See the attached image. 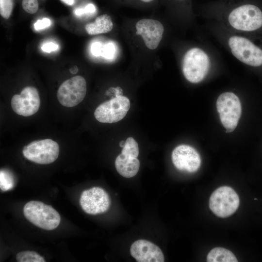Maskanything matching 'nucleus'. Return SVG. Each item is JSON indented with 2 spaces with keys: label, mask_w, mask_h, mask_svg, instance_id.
Returning a JSON list of instances; mask_svg holds the SVG:
<instances>
[{
  "label": "nucleus",
  "mask_w": 262,
  "mask_h": 262,
  "mask_svg": "<svg viewBox=\"0 0 262 262\" xmlns=\"http://www.w3.org/2000/svg\"><path fill=\"white\" fill-rule=\"evenodd\" d=\"M217 110L226 133L236 128L241 115V104L239 98L233 93H222L216 101Z\"/></svg>",
  "instance_id": "nucleus-4"
},
{
  "label": "nucleus",
  "mask_w": 262,
  "mask_h": 262,
  "mask_svg": "<svg viewBox=\"0 0 262 262\" xmlns=\"http://www.w3.org/2000/svg\"><path fill=\"white\" fill-rule=\"evenodd\" d=\"M125 142L124 141H121L120 142V143H119L120 146L121 147H123V146H124V144H125Z\"/></svg>",
  "instance_id": "nucleus-30"
},
{
  "label": "nucleus",
  "mask_w": 262,
  "mask_h": 262,
  "mask_svg": "<svg viewBox=\"0 0 262 262\" xmlns=\"http://www.w3.org/2000/svg\"><path fill=\"white\" fill-rule=\"evenodd\" d=\"M228 45L232 55L242 63L254 67L262 66V49L248 39L232 35Z\"/></svg>",
  "instance_id": "nucleus-5"
},
{
  "label": "nucleus",
  "mask_w": 262,
  "mask_h": 262,
  "mask_svg": "<svg viewBox=\"0 0 262 262\" xmlns=\"http://www.w3.org/2000/svg\"><path fill=\"white\" fill-rule=\"evenodd\" d=\"M143 2H150L151 1H152L153 0H140Z\"/></svg>",
  "instance_id": "nucleus-31"
},
{
  "label": "nucleus",
  "mask_w": 262,
  "mask_h": 262,
  "mask_svg": "<svg viewBox=\"0 0 262 262\" xmlns=\"http://www.w3.org/2000/svg\"><path fill=\"white\" fill-rule=\"evenodd\" d=\"M50 23V21L49 18H43L42 20H38L34 24V28L36 30H41L49 27Z\"/></svg>",
  "instance_id": "nucleus-23"
},
{
  "label": "nucleus",
  "mask_w": 262,
  "mask_h": 262,
  "mask_svg": "<svg viewBox=\"0 0 262 262\" xmlns=\"http://www.w3.org/2000/svg\"><path fill=\"white\" fill-rule=\"evenodd\" d=\"M22 6L26 12L34 14L38 10L39 4L37 0H22Z\"/></svg>",
  "instance_id": "nucleus-22"
},
{
  "label": "nucleus",
  "mask_w": 262,
  "mask_h": 262,
  "mask_svg": "<svg viewBox=\"0 0 262 262\" xmlns=\"http://www.w3.org/2000/svg\"><path fill=\"white\" fill-rule=\"evenodd\" d=\"M254 200H257V198H254Z\"/></svg>",
  "instance_id": "nucleus-32"
},
{
  "label": "nucleus",
  "mask_w": 262,
  "mask_h": 262,
  "mask_svg": "<svg viewBox=\"0 0 262 262\" xmlns=\"http://www.w3.org/2000/svg\"><path fill=\"white\" fill-rule=\"evenodd\" d=\"M239 198L235 191L229 186H221L211 195L209 207L217 216L226 217L232 214L239 205Z\"/></svg>",
  "instance_id": "nucleus-6"
},
{
  "label": "nucleus",
  "mask_w": 262,
  "mask_h": 262,
  "mask_svg": "<svg viewBox=\"0 0 262 262\" xmlns=\"http://www.w3.org/2000/svg\"><path fill=\"white\" fill-rule=\"evenodd\" d=\"M208 262H237L238 260L233 253L223 247L212 249L207 257Z\"/></svg>",
  "instance_id": "nucleus-17"
},
{
  "label": "nucleus",
  "mask_w": 262,
  "mask_h": 262,
  "mask_svg": "<svg viewBox=\"0 0 262 262\" xmlns=\"http://www.w3.org/2000/svg\"><path fill=\"white\" fill-rule=\"evenodd\" d=\"M58 143L50 139L31 142L24 147L22 153L28 160L34 163L46 164L54 162L59 154Z\"/></svg>",
  "instance_id": "nucleus-7"
},
{
  "label": "nucleus",
  "mask_w": 262,
  "mask_h": 262,
  "mask_svg": "<svg viewBox=\"0 0 262 262\" xmlns=\"http://www.w3.org/2000/svg\"><path fill=\"white\" fill-rule=\"evenodd\" d=\"M11 106L17 115L29 116L39 110L40 99L37 90L33 86H26L20 94L15 95L11 99Z\"/></svg>",
  "instance_id": "nucleus-11"
},
{
  "label": "nucleus",
  "mask_w": 262,
  "mask_h": 262,
  "mask_svg": "<svg viewBox=\"0 0 262 262\" xmlns=\"http://www.w3.org/2000/svg\"><path fill=\"white\" fill-rule=\"evenodd\" d=\"M87 91L86 82L81 76L66 80L59 86L57 97L61 105L67 107L76 106L84 99Z\"/></svg>",
  "instance_id": "nucleus-8"
},
{
  "label": "nucleus",
  "mask_w": 262,
  "mask_h": 262,
  "mask_svg": "<svg viewBox=\"0 0 262 262\" xmlns=\"http://www.w3.org/2000/svg\"><path fill=\"white\" fill-rule=\"evenodd\" d=\"M58 47L57 45L53 43H49L44 44L41 48L45 52H50L56 50Z\"/></svg>",
  "instance_id": "nucleus-25"
},
{
  "label": "nucleus",
  "mask_w": 262,
  "mask_h": 262,
  "mask_svg": "<svg viewBox=\"0 0 262 262\" xmlns=\"http://www.w3.org/2000/svg\"><path fill=\"white\" fill-rule=\"evenodd\" d=\"M75 13L76 15L80 16L84 13V9H78L75 11Z\"/></svg>",
  "instance_id": "nucleus-28"
},
{
  "label": "nucleus",
  "mask_w": 262,
  "mask_h": 262,
  "mask_svg": "<svg viewBox=\"0 0 262 262\" xmlns=\"http://www.w3.org/2000/svg\"><path fill=\"white\" fill-rule=\"evenodd\" d=\"M96 10L95 6L92 4H89L84 9V13H92Z\"/></svg>",
  "instance_id": "nucleus-27"
},
{
  "label": "nucleus",
  "mask_w": 262,
  "mask_h": 262,
  "mask_svg": "<svg viewBox=\"0 0 262 262\" xmlns=\"http://www.w3.org/2000/svg\"><path fill=\"white\" fill-rule=\"evenodd\" d=\"M18 262H45L44 258L37 252L33 251H21L16 254Z\"/></svg>",
  "instance_id": "nucleus-19"
},
{
  "label": "nucleus",
  "mask_w": 262,
  "mask_h": 262,
  "mask_svg": "<svg viewBox=\"0 0 262 262\" xmlns=\"http://www.w3.org/2000/svg\"><path fill=\"white\" fill-rule=\"evenodd\" d=\"M130 108L129 99L119 96L99 105L94 112V116L100 122L113 123L122 119Z\"/></svg>",
  "instance_id": "nucleus-9"
},
{
  "label": "nucleus",
  "mask_w": 262,
  "mask_h": 262,
  "mask_svg": "<svg viewBox=\"0 0 262 262\" xmlns=\"http://www.w3.org/2000/svg\"><path fill=\"white\" fill-rule=\"evenodd\" d=\"M115 51L114 46L112 44H108L104 46L103 56L104 57L110 59L113 56Z\"/></svg>",
  "instance_id": "nucleus-24"
},
{
  "label": "nucleus",
  "mask_w": 262,
  "mask_h": 262,
  "mask_svg": "<svg viewBox=\"0 0 262 262\" xmlns=\"http://www.w3.org/2000/svg\"><path fill=\"white\" fill-rule=\"evenodd\" d=\"M80 204L85 213L96 215L106 212L111 201L108 193L103 189L93 187L82 192Z\"/></svg>",
  "instance_id": "nucleus-10"
},
{
  "label": "nucleus",
  "mask_w": 262,
  "mask_h": 262,
  "mask_svg": "<svg viewBox=\"0 0 262 262\" xmlns=\"http://www.w3.org/2000/svg\"><path fill=\"white\" fill-rule=\"evenodd\" d=\"M14 6V0H0V14L5 19L11 16Z\"/></svg>",
  "instance_id": "nucleus-21"
},
{
  "label": "nucleus",
  "mask_w": 262,
  "mask_h": 262,
  "mask_svg": "<svg viewBox=\"0 0 262 262\" xmlns=\"http://www.w3.org/2000/svg\"><path fill=\"white\" fill-rule=\"evenodd\" d=\"M135 28L136 34L142 36L148 49H155L158 47L164 32V27L159 21L142 19L136 23Z\"/></svg>",
  "instance_id": "nucleus-13"
},
{
  "label": "nucleus",
  "mask_w": 262,
  "mask_h": 262,
  "mask_svg": "<svg viewBox=\"0 0 262 262\" xmlns=\"http://www.w3.org/2000/svg\"><path fill=\"white\" fill-rule=\"evenodd\" d=\"M25 218L35 226L46 230H52L60 224L61 217L52 206L38 201H30L24 206Z\"/></svg>",
  "instance_id": "nucleus-2"
},
{
  "label": "nucleus",
  "mask_w": 262,
  "mask_h": 262,
  "mask_svg": "<svg viewBox=\"0 0 262 262\" xmlns=\"http://www.w3.org/2000/svg\"><path fill=\"white\" fill-rule=\"evenodd\" d=\"M101 50V45L99 43H95L91 47V51L92 53L96 56L100 55Z\"/></svg>",
  "instance_id": "nucleus-26"
},
{
  "label": "nucleus",
  "mask_w": 262,
  "mask_h": 262,
  "mask_svg": "<svg viewBox=\"0 0 262 262\" xmlns=\"http://www.w3.org/2000/svg\"><path fill=\"white\" fill-rule=\"evenodd\" d=\"M139 152L138 145L135 140L131 137L128 138L125 142L121 154L128 157L137 158Z\"/></svg>",
  "instance_id": "nucleus-18"
},
{
  "label": "nucleus",
  "mask_w": 262,
  "mask_h": 262,
  "mask_svg": "<svg viewBox=\"0 0 262 262\" xmlns=\"http://www.w3.org/2000/svg\"><path fill=\"white\" fill-rule=\"evenodd\" d=\"M130 253L137 262H164V255L161 249L152 242L138 240L131 245Z\"/></svg>",
  "instance_id": "nucleus-14"
},
{
  "label": "nucleus",
  "mask_w": 262,
  "mask_h": 262,
  "mask_svg": "<svg viewBox=\"0 0 262 262\" xmlns=\"http://www.w3.org/2000/svg\"><path fill=\"white\" fill-rule=\"evenodd\" d=\"M13 176L9 172L1 170L0 173V187L3 191H8L14 187Z\"/></svg>",
  "instance_id": "nucleus-20"
},
{
  "label": "nucleus",
  "mask_w": 262,
  "mask_h": 262,
  "mask_svg": "<svg viewBox=\"0 0 262 262\" xmlns=\"http://www.w3.org/2000/svg\"><path fill=\"white\" fill-rule=\"evenodd\" d=\"M228 22L233 29L242 32H252L262 27V11L257 6L245 4L234 9Z\"/></svg>",
  "instance_id": "nucleus-3"
},
{
  "label": "nucleus",
  "mask_w": 262,
  "mask_h": 262,
  "mask_svg": "<svg viewBox=\"0 0 262 262\" xmlns=\"http://www.w3.org/2000/svg\"><path fill=\"white\" fill-rule=\"evenodd\" d=\"M115 166L118 173L122 176L130 178L138 173L140 167V162L137 158L126 157L122 154L116 157Z\"/></svg>",
  "instance_id": "nucleus-15"
},
{
  "label": "nucleus",
  "mask_w": 262,
  "mask_h": 262,
  "mask_svg": "<svg viewBox=\"0 0 262 262\" xmlns=\"http://www.w3.org/2000/svg\"><path fill=\"white\" fill-rule=\"evenodd\" d=\"M113 28L111 17L107 14H103L97 17L93 23L86 24L85 29L90 35H97L110 32Z\"/></svg>",
  "instance_id": "nucleus-16"
},
{
  "label": "nucleus",
  "mask_w": 262,
  "mask_h": 262,
  "mask_svg": "<svg viewBox=\"0 0 262 262\" xmlns=\"http://www.w3.org/2000/svg\"><path fill=\"white\" fill-rule=\"evenodd\" d=\"M63 2L68 5H72L74 3V0H62Z\"/></svg>",
  "instance_id": "nucleus-29"
},
{
  "label": "nucleus",
  "mask_w": 262,
  "mask_h": 262,
  "mask_svg": "<svg viewBox=\"0 0 262 262\" xmlns=\"http://www.w3.org/2000/svg\"><path fill=\"white\" fill-rule=\"evenodd\" d=\"M210 67V58L201 48H192L183 56L182 72L186 79L191 83L201 82L208 74Z\"/></svg>",
  "instance_id": "nucleus-1"
},
{
  "label": "nucleus",
  "mask_w": 262,
  "mask_h": 262,
  "mask_svg": "<svg viewBox=\"0 0 262 262\" xmlns=\"http://www.w3.org/2000/svg\"><path fill=\"white\" fill-rule=\"evenodd\" d=\"M172 161L179 170L190 173L196 171L201 164V158L196 150L190 146L180 145L172 153Z\"/></svg>",
  "instance_id": "nucleus-12"
}]
</instances>
